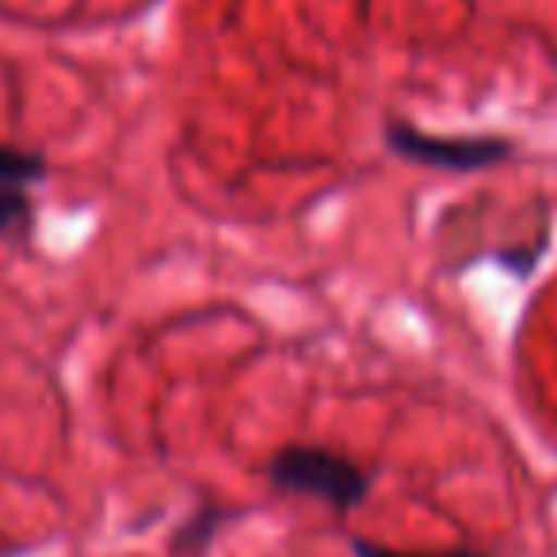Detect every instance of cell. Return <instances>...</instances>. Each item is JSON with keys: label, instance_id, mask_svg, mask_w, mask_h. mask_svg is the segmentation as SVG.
<instances>
[{"label": "cell", "instance_id": "cell-1", "mask_svg": "<svg viewBox=\"0 0 557 557\" xmlns=\"http://www.w3.org/2000/svg\"><path fill=\"white\" fill-rule=\"evenodd\" d=\"M268 478L283 493L313 496V500L329 504L336 511L356 508L371 493V473L359 470L351 458L313 447V443H295V447L275 450L268 462Z\"/></svg>", "mask_w": 557, "mask_h": 557}, {"label": "cell", "instance_id": "cell-2", "mask_svg": "<svg viewBox=\"0 0 557 557\" xmlns=\"http://www.w3.org/2000/svg\"><path fill=\"white\" fill-rule=\"evenodd\" d=\"M386 146L405 161L432 164V169L447 172L493 169V164L508 161L516 153V146L508 138H440V134H424L409 123H389Z\"/></svg>", "mask_w": 557, "mask_h": 557}, {"label": "cell", "instance_id": "cell-3", "mask_svg": "<svg viewBox=\"0 0 557 557\" xmlns=\"http://www.w3.org/2000/svg\"><path fill=\"white\" fill-rule=\"evenodd\" d=\"M225 511L218 508V504H202L195 516H187L184 523H180V531L172 534V554L176 557H195L207 549V542L214 539V531L222 527Z\"/></svg>", "mask_w": 557, "mask_h": 557}, {"label": "cell", "instance_id": "cell-4", "mask_svg": "<svg viewBox=\"0 0 557 557\" xmlns=\"http://www.w3.org/2000/svg\"><path fill=\"white\" fill-rule=\"evenodd\" d=\"M39 180H47V157L35 153V149L0 146V184L27 187L32 191Z\"/></svg>", "mask_w": 557, "mask_h": 557}, {"label": "cell", "instance_id": "cell-5", "mask_svg": "<svg viewBox=\"0 0 557 557\" xmlns=\"http://www.w3.org/2000/svg\"><path fill=\"white\" fill-rule=\"evenodd\" d=\"M35 222V202L27 187L0 184V237H20Z\"/></svg>", "mask_w": 557, "mask_h": 557}, {"label": "cell", "instance_id": "cell-6", "mask_svg": "<svg viewBox=\"0 0 557 557\" xmlns=\"http://www.w3.org/2000/svg\"><path fill=\"white\" fill-rule=\"evenodd\" d=\"M351 549H356V557H488V554H478V549H450V554H397V549L374 546V542H367V539H356Z\"/></svg>", "mask_w": 557, "mask_h": 557}]
</instances>
